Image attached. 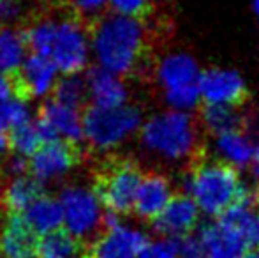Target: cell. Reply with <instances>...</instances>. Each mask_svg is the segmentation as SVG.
I'll return each instance as SVG.
<instances>
[{"instance_id": "6da1fadb", "label": "cell", "mask_w": 259, "mask_h": 258, "mask_svg": "<svg viewBox=\"0 0 259 258\" xmlns=\"http://www.w3.org/2000/svg\"><path fill=\"white\" fill-rule=\"evenodd\" d=\"M89 38L99 67L116 76L134 72L145 59L148 32L141 18L120 14L97 18Z\"/></svg>"}, {"instance_id": "7a4b0ae2", "label": "cell", "mask_w": 259, "mask_h": 258, "mask_svg": "<svg viewBox=\"0 0 259 258\" xmlns=\"http://www.w3.org/2000/svg\"><path fill=\"white\" fill-rule=\"evenodd\" d=\"M140 138L150 156L171 165L192 158L199 147V128L191 114L166 110L141 124Z\"/></svg>"}, {"instance_id": "3957f363", "label": "cell", "mask_w": 259, "mask_h": 258, "mask_svg": "<svg viewBox=\"0 0 259 258\" xmlns=\"http://www.w3.org/2000/svg\"><path fill=\"white\" fill-rule=\"evenodd\" d=\"M238 172L219 161H206L185 177V195L201 214L219 217L247 195Z\"/></svg>"}, {"instance_id": "277c9868", "label": "cell", "mask_w": 259, "mask_h": 258, "mask_svg": "<svg viewBox=\"0 0 259 258\" xmlns=\"http://www.w3.org/2000/svg\"><path fill=\"white\" fill-rule=\"evenodd\" d=\"M141 124V112L131 104L116 108L90 106L81 117L83 140L96 151L109 152L140 133Z\"/></svg>"}, {"instance_id": "5b68a950", "label": "cell", "mask_w": 259, "mask_h": 258, "mask_svg": "<svg viewBox=\"0 0 259 258\" xmlns=\"http://www.w3.org/2000/svg\"><path fill=\"white\" fill-rule=\"evenodd\" d=\"M45 57L64 75H78L87 67L90 60V38L76 14L52 18Z\"/></svg>"}, {"instance_id": "8992f818", "label": "cell", "mask_w": 259, "mask_h": 258, "mask_svg": "<svg viewBox=\"0 0 259 258\" xmlns=\"http://www.w3.org/2000/svg\"><path fill=\"white\" fill-rule=\"evenodd\" d=\"M143 179L140 166L127 159L106 163L94 180V193L103 203L104 210L113 216H122L133 210L138 188Z\"/></svg>"}, {"instance_id": "52a82bcc", "label": "cell", "mask_w": 259, "mask_h": 258, "mask_svg": "<svg viewBox=\"0 0 259 258\" xmlns=\"http://www.w3.org/2000/svg\"><path fill=\"white\" fill-rule=\"evenodd\" d=\"M58 202L65 232L79 242L94 237L104 225L106 210L92 188L67 186L60 193Z\"/></svg>"}, {"instance_id": "ba28073f", "label": "cell", "mask_w": 259, "mask_h": 258, "mask_svg": "<svg viewBox=\"0 0 259 258\" xmlns=\"http://www.w3.org/2000/svg\"><path fill=\"white\" fill-rule=\"evenodd\" d=\"M104 230L85 248L81 258H138L148 241L147 234L134 225L122 223L118 216L104 214Z\"/></svg>"}, {"instance_id": "9c48e42d", "label": "cell", "mask_w": 259, "mask_h": 258, "mask_svg": "<svg viewBox=\"0 0 259 258\" xmlns=\"http://www.w3.org/2000/svg\"><path fill=\"white\" fill-rule=\"evenodd\" d=\"M81 161V151L78 145L64 140L42 143L28 159V170L39 182L65 177Z\"/></svg>"}, {"instance_id": "30bf717a", "label": "cell", "mask_w": 259, "mask_h": 258, "mask_svg": "<svg viewBox=\"0 0 259 258\" xmlns=\"http://www.w3.org/2000/svg\"><path fill=\"white\" fill-rule=\"evenodd\" d=\"M199 97L206 106L236 108L245 97V82L235 69L211 67L201 71L198 80Z\"/></svg>"}, {"instance_id": "8fae6325", "label": "cell", "mask_w": 259, "mask_h": 258, "mask_svg": "<svg viewBox=\"0 0 259 258\" xmlns=\"http://www.w3.org/2000/svg\"><path fill=\"white\" fill-rule=\"evenodd\" d=\"M57 75L58 69L52 60L32 53L11 75L14 87V97L30 101L48 96L53 90L55 83H57Z\"/></svg>"}, {"instance_id": "7c38bea8", "label": "cell", "mask_w": 259, "mask_h": 258, "mask_svg": "<svg viewBox=\"0 0 259 258\" xmlns=\"http://www.w3.org/2000/svg\"><path fill=\"white\" fill-rule=\"evenodd\" d=\"M201 75L198 60L185 52H171L160 57L155 65V78L164 96L198 87Z\"/></svg>"}, {"instance_id": "4fadbf2b", "label": "cell", "mask_w": 259, "mask_h": 258, "mask_svg": "<svg viewBox=\"0 0 259 258\" xmlns=\"http://www.w3.org/2000/svg\"><path fill=\"white\" fill-rule=\"evenodd\" d=\"M199 217H201V212L196 207V203L187 195H178L171 198V202L154 223L160 237L180 241L191 235L192 230H196Z\"/></svg>"}, {"instance_id": "5bb4252c", "label": "cell", "mask_w": 259, "mask_h": 258, "mask_svg": "<svg viewBox=\"0 0 259 258\" xmlns=\"http://www.w3.org/2000/svg\"><path fill=\"white\" fill-rule=\"evenodd\" d=\"M196 237L201 248V258H243L249 251L245 242L221 219L205 225Z\"/></svg>"}, {"instance_id": "9a60e30c", "label": "cell", "mask_w": 259, "mask_h": 258, "mask_svg": "<svg viewBox=\"0 0 259 258\" xmlns=\"http://www.w3.org/2000/svg\"><path fill=\"white\" fill-rule=\"evenodd\" d=\"M37 235L34 234L23 214H6L0 225V256L35 258Z\"/></svg>"}, {"instance_id": "2e32d148", "label": "cell", "mask_w": 259, "mask_h": 258, "mask_svg": "<svg viewBox=\"0 0 259 258\" xmlns=\"http://www.w3.org/2000/svg\"><path fill=\"white\" fill-rule=\"evenodd\" d=\"M173 196V184L167 177L160 175V173H148L141 179L133 210L141 219L155 221Z\"/></svg>"}, {"instance_id": "e0dca14e", "label": "cell", "mask_w": 259, "mask_h": 258, "mask_svg": "<svg viewBox=\"0 0 259 258\" xmlns=\"http://www.w3.org/2000/svg\"><path fill=\"white\" fill-rule=\"evenodd\" d=\"M256 147L257 145L254 138L240 128L213 136V151L217 161L236 170V172L250 166Z\"/></svg>"}, {"instance_id": "ac0fdd59", "label": "cell", "mask_w": 259, "mask_h": 258, "mask_svg": "<svg viewBox=\"0 0 259 258\" xmlns=\"http://www.w3.org/2000/svg\"><path fill=\"white\" fill-rule=\"evenodd\" d=\"M39 122H42L52 131L57 140H64L74 145L83 141V126L79 112L72 106L58 103L53 97L45 101V104L41 106Z\"/></svg>"}, {"instance_id": "d6986e66", "label": "cell", "mask_w": 259, "mask_h": 258, "mask_svg": "<svg viewBox=\"0 0 259 258\" xmlns=\"http://www.w3.org/2000/svg\"><path fill=\"white\" fill-rule=\"evenodd\" d=\"M257 202L256 195L247 191L240 202H236L231 209L226 210L221 219L226 227H229L249 249L259 246V212H257Z\"/></svg>"}, {"instance_id": "ffe728a7", "label": "cell", "mask_w": 259, "mask_h": 258, "mask_svg": "<svg viewBox=\"0 0 259 258\" xmlns=\"http://www.w3.org/2000/svg\"><path fill=\"white\" fill-rule=\"evenodd\" d=\"M87 94L92 99V106L101 108H116L127 104L129 90L122 76H116L101 67H94L85 78Z\"/></svg>"}, {"instance_id": "44dd1931", "label": "cell", "mask_w": 259, "mask_h": 258, "mask_svg": "<svg viewBox=\"0 0 259 258\" xmlns=\"http://www.w3.org/2000/svg\"><path fill=\"white\" fill-rule=\"evenodd\" d=\"M45 195V186L32 175H18L9 180L0 193V205L6 214H23L37 198Z\"/></svg>"}, {"instance_id": "7402d4cb", "label": "cell", "mask_w": 259, "mask_h": 258, "mask_svg": "<svg viewBox=\"0 0 259 258\" xmlns=\"http://www.w3.org/2000/svg\"><path fill=\"white\" fill-rule=\"evenodd\" d=\"M25 221L34 230L35 235H46L60 230L62 227V207L60 202L52 196L42 195L23 212Z\"/></svg>"}, {"instance_id": "603a6c76", "label": "cell", "mask_w": 259, "mask_h": 258, "mask_svg": "<svg viewBox=\"0 0 259 258\" xmlns=\"http://www.w3.org/2000/svg\"><path fill=\"white\" fill-rule=\"evenodd\" d=\"M83 251V242L69 235L65 230H57L39 239L35 258H81Z\"/></svg>"}, {"instance_id": "cb8c5ba5", "label": "cell", "mask_w": 259, "mask_h": 258, "mask_svg": "<svg viewBox=\"0 0 259 258\" xmlns=\"http://www.w3.org/2000/svg\"><path fill=\"white\" fill-rule=\"evenodd\" d=\"M23 34L14 28H0V75L11 76L25 60Z\"/></svg>"}, {"instance_id": "d4e9b609", "label": "cell", "mask_w": 259, "mask_h": 258, "mask_svg": "<svg viewBox=\"0 0 259 258\" xmlns=\"http://www.w3.org/2000/svg\"><path fill=\"white\" fill-rule=\"evenodd\" d=\"M87 83L79 75H65L62 80H57L53 87V99L62 104H67L79 110L87 99Z\"/></svg>"}, {"instance_id": "484cf974", "label": "cell", "mask_w": 259, "mask_h": 258, "mask_svg": "<svg viewBox=\"0 0 259 258\" xmlns=\"http://www.w3.org/2000/svg\"><path fill=\"white\" fill-rule=\"evenodd\" d=\"M203 124L215 136L240 128V114L233 106H205Z\"/></svg>"}, {"instance_id": "4316f807", "label": "cell", "mask_w": 259, "mask_h": 258, "mask_svg": "<svg viewBox=\"0 0 259 258\" xmlns=\"http://www.w3.org/2000/svg\"><path fill=\"white\" fill-rule=\"evenodd\" d=\"M41 145L42 140L35 122H27V124L20 126L9 133V151H13L14 154L21 156V158L32 156Z\"/></svg>"}, {"instance_id": "83f0119b", "label": "cell", "mask_w": 259, "mask_h": 258, "mask_svg": "<svg viewBox=\"0 0 259 258\" xmlns=\"http://www.w3.org/2000/svg\"><path fill=\"white\" fill-rule=\"evenodd\" d=\"M27 122H30V108L27 101L18 97L0 101V131L9 133Z\"/></svg>"}, {"instance_id": "f1b7e54d", "label": "cell", "mask_w": 259, "mask_h": 258, "mask_svg": "<svg viewBox=\"0 0 259 258\" xmlns=\"http://www.w3.org/2000/svg\"><path fill=\"white\" fill-rule=\"evenodd\" d=\"M138 258H180L178 251V241L166 237L148 239Z\"/></svg>"}, {"instance_id": "f546056e", "label": "cell", "mask_w": 259, "mask_h": 258, "mask_svg": "<svg viewBox=\"0 0 259 258\" xmlns=\"http://www.w3.org/2000/svg\"><path fill=\"white\" fill-rule=\"evenodd\" d=\"M152 0H109L115 14L129 18H140L150 7Z\"/></svg>"}, {"instance_id": "4dcf8cb0", "label": "cell", "mask_w": 259, "mask_h": 258, "mask_svg": "<svg viewBox=\"0 0 259 258\" xmlns=\"http://www.w3.org/2000/svg\"><path fill=\"white\" fill-rule=\"evenodd\" d=\"M72 7V14L81 20V16H96L104 9L109 0H69Z\"/></svg>"}, {"instance_id": "1f68e13d", "label": "cell", "mask_w": 259, "mask_h": 258, "mask_svg": "<svg viewBox=\"0 0 259 258\" xmlns=\"http://www.w3.org/2000/svg\"><path fill=\"white\" fill-rule=\"evenodd\" d=\"M23 14V0H0V23H14Z\"/></svg>"}, {"instance_id": "d6a6232c", "label": "cell", "mask_w": 259, "mask_h": 258, "mask_svg": "<svg viewBox=\"0 0 259 258\" xmlns=\"http://www.w3.org/2000/svg\"><path fill=\"white\" fill-rule=\"evenodd\" d=\"M14 96V87L11 76L0 75V101L11 99Z\"/></svg>"}, {"instance_id": "836d02e7", "label": "cell", "mask_w": 259, "mask_h": 258, "mask_svg": "<svg viewBox=\"0 0 259 258\" xmlns=\"http://www.w3.org/2000/svg\"><path fill=\"white\" fill-rule=\"evenodd\" d=\"M250 172H252L254 180H256V184L259 186V145L256 147V152H254L252 163H250Z\"/></svg>"}, {"instance_id": "e575fe53", "label": "cell", "mask_w": 259, "mask_h": 258, "mask_svg": "<svg viewBox=\"0 0 259 258\" xmlns=\"http://www.w3.org/2000/svg\"><path fill=\"white\" fill-rule=\"evenodd\" d=\"M9 151V133L0 131V156H4Z\"/></svg>"}, {"instance_id": "d590c367", "label": "cell", "mask_w": 259, "mask_h": 258, "mask_svg": "<svg viewBox=\"0 0 259 258\" xmlns=\"http://www.w3.org/2000/svg\"><path fill=\"white\" fill-rule=\"evenodd\" d=\"M243 258H259V246H257V248L249 249V251L245 253V256H243Z\"/></svg>"}, {"instance_id": "8d00e7d4", "label": "cell", "mask_w": 259, "mask_h": 258, "mask_svg": "<svg viewBox=\"0 0 259 258\" xmlns=\"http://www.w3.org/2000/svg\"><path fill=\"white\" fill-rule=\"evenodd\" d=\"M252 9H254V13L259 16V0H252Z\"/></svg>"}]
</instances>
